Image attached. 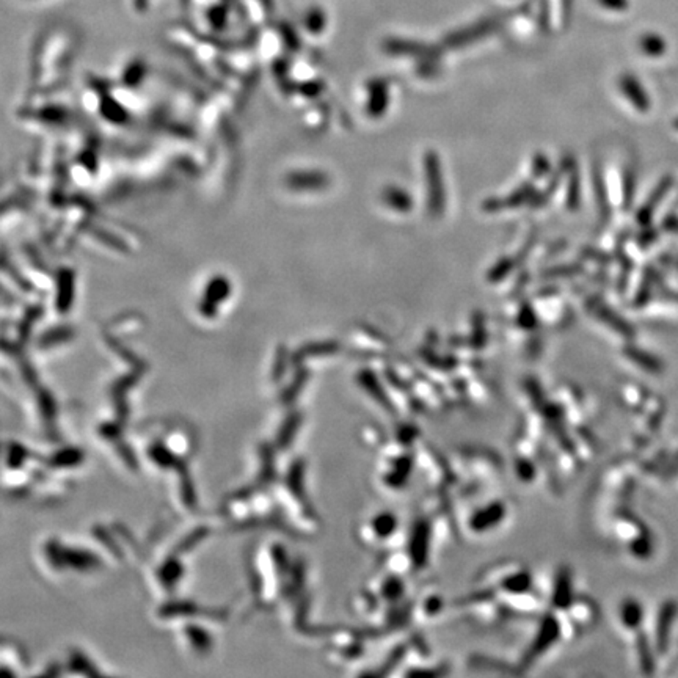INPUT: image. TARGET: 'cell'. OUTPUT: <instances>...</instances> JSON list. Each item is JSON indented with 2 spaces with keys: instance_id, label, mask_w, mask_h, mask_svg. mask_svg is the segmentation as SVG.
Returning a JSON list of instances; mask_svg holds the SVG:
<instances>
[{
  "instance_id": "cell-1",
  "label": "cell",
  "mask_w": 678,
  "mask_h": 678,
  "mask_svg": "<svg viewBox=\"0 0 678 678\" xmlns=\"http://www.w3.org/2000/svg\"><path fill=\"white\" fill-rule=\"evenodd\" d=\"M622 90H624V93L626 96H630V100L631 102L636 106L638 109L640 110H647L649 109V100H647V96L642 90L639 88V85L634 82L633 79H625L624 82H622Z\"/></svg>"
},
{
  "instance_id": "cell-2",
  "label": "cell",
  "mask_w": 678,
  "mask_h": 678,
  "mask_svg": "<svg viewBox=\"0 0 678 678\" xmlns=\"http://www.w3.org/2000/svg\"><path fill=\"white\" fill-rule=\"evenodd\" d=\"M622 620L630 628L638 626L642 622V608L638 601L626 600L622 606Z\"/></svg>"
},
{
  "instance_id": "cell-3",
  "label": "cell",
  "mask_w": 678,
  "mask_h": 678,
  "mask_svg": "<svg viewBox=\"0 0 678 678\" xmlns=\"http://www.w3.org/2000/svg\"><path fill=\"white\" fill-rule=\"evenodd\" d=\"M672 619H674V606L668 603V605H664L658 620V642L661 645L664 644V640H668Z\"/></svg>"
}]
</instances>
